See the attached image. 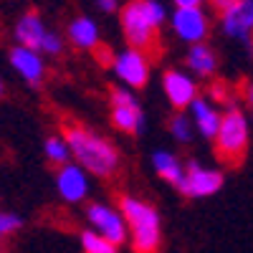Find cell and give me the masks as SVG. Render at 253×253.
Wrapping results in <instances>:
<instances>
[{
  "label": "cell",
  "instance_id": "1",
  "mask_svg": "<svg viewBox=\"0 0 253 253\" xmlns=\"http://www.w3.org/2000/svg\"><path fill=\"white\" fill-rule=\"evenodd\" d=\"M61 134L69 139L74 162L81 165L89 175L107 180L119 170V165H122L119 150L107 137L96 134L94 129H89L84 124H66Z\"/></svg>",
  "mask_w": 253,
  "mask_h": 253
},
{
  "label": "cell",
  "instance_id": "2",
  "mask_svg": "<svg viewBox=\"0 0 253 253\" xmlns=\"http://www.w3.org/2000/svg\"><path fill=\"white\" fill-rule=\"evenodd\" d=\"M165 20H167V10L160 0H129L119 10V23H122L126 46L147 53L157 48Z\"/></svg>",
  "mask_w": 253,
  "mask_h": 253
},
{
  "label": "cell",
  "instance_id": "3",
  "mask_svg": "<svg viewBox=\"0 0 253 253\" xmlns=\"http://www.w3.org/2000/svg\"><path fill=\"white\" fill-rule=\"evenodd\" d=\"M119 210L129 225V246L134 253H160L162 248V218L152 203L134 195H122Z\"/></svg>",
  "mask_w": 253,
  "mask_h": 253
},
{
  "label": "cell",
  "instance_id": "4",
  "mask_svg": "<svg viewBox=\"0 0 253 253\" xmlns=\"http://www.w3.org/2000/svg\"><path fill=\"white\" fill-rule=\"evenodd\" d=\"M213 142H215V155L223 165L236 167L243 162L251 142V122L238 104H230L223 109V124Z\"/></svg>",
  "mask_w": 253,
  "mask_h": 253
},
{
  "label": "cell",
  "instance_id": "5",
  "mask_svg": "<svg viewBox=\"0 0 253 253\" xmlns=\"http://www.w3.org/2000/svg\"><path fill=\"white\" fill-rule=\"evenodd\" d=\"M86 220H89L91 230L101 233L104 238H109L119 248L129 241V225H126V218L119 210V205H109V203L94 200V203L86 205Z\"/></svg>",
  "mask_w": 253,
  "mask_h": 253
},
{
  "label": "cell",
  "instance_id": "6",
  "mask_svg": "<svg viewBox=\"0 0 253 253\" xmlns=\"http://www.w3.org/2000/svg\"><path fill=\"white\" fill-rule=\"evenodd\" d=\"M112 71L126 89H144L147 81H150L152 58L147 51L126 46L112 56Z\"/></svg>",
  "mask_w": 253,
  "mask_h": 253
},
{
  "label": "cell",
  "instance_id": "7",
  "mask_svg": "<svg viewBox=\"0 0 253 253\" xmlns=\"http://www.w3.org/2000/svg\"><path fill=\"white\" fill-rule=\"evenodd\" d=\"M223 182H225V175L220 167H208L198 160H187L185 162V177H182V185L177 190L185 198L198 200V198L215 195L223 187Z\"/></svg>",
  "mask_w": 253,
  "mask_h": 253
},
{
  "label": "cell",
  "instance_id": "8",
  "mask_svg": "<svg viewBox=\"0 0 253 253\" xmlns=\"http://www.w3.org/2000/svg\"><path fill=\"white\" fill-rule=\"evenodd\" d=\"M112 124L124 134H139L144 129V112L139 99L129 89H112L109 94Z\"/></svg>",
  "mask_w": 253,
  "mask_h": 253
},
{
  "label": "cell",
  "instance_id": "9",
  "mask_svg": "<svg viewBox=\"0 0 253 253\" xmlns=\"http://www.w3.org/2000/svg\"><path fill=\"white\" fill-rule=\"evenodd\" d=\"M170 26L182 43L195 46V43H205L210 33V18L203 8H175Z\"/></svg>",
  "mask_w": 253,
  "mask_h": 253
},
{
  "label": "cell",
  "instance_id": "10",
  "mask_svg": "<svg viewBox=\"0 0 253 253\" xmlns=\"http://www.w3.org/2000/svg\"><path fill=\"white\" fill-rule=\"evenodd\" d=\"M56 193L63 203L79 205L89 198V172L81 165L69 162L56 170Z\"/></svg>",
  "mask_w": 253,
  "mask_h": 253
},
{
  "label": "cell",
  "instance_id": "11",
  "mask_svg": "<svg viewBox=\"0 0 253 253\" xmlns=\"http://www.w3.org/2000/svg\"><path fill=\"white\" fill-rule=\"evenodd\" d=\"M162 91H165L167 101L172 104L175 112L190 109V107H193V101L200 96L198 81L190 76V74L177 71V69H167L162 74Z\"/></svg>",
  "mask_w": 253,
  "mask_h": 253
},
{
  "label": "cell",
  "instance_id": "12",
  "mask_svg": "<svg viewBox=\"0 0 253 253\" xmlns=\"http://www.w3.org/2000/svg\"><path fill=\"white\" fill-rule=\"evenodd\" d=\"M223 33L238 38L248 48H253V0H238L236 5L220 13Z\"/></svg>",
  "mask_w": 253,
  "mask_h": 253
},
{
  "label": "cell",
  "instance_id": "13",
  "mask_svg": "<svg viewBox=\"0 0 253 253\" xmlns=\"http://www.w3.org/2000/svg\"><path fill=\"white\" fill-rule=\"evenodd\" d=\"M8 61L13 71L23 79L31 86H38L43 81V74H46V63H43V53H38L33 48H26V46H13L10 53H8Z\"/></svg>",
  "mask_w": 253,
  "mask_h": 253
},
{
  "label": "cell",
  "instance_id": "14",
  "mask_svg": "<svg viewBox=\"0 0 253 253\" xmlns=\"http://www.w3.org/2000/svg\"><path fill=\"white\" fill-rule=\"evenodd\" d=\"M190 117L195 122V129L200 132V137L205 139H215L220 132V124H223V107L215 104L210 96H198L190 107Z\"/></svg>",
  "mask_w": 253,
  "mask_h": 253
},
{
  "label": "cell",
  "instance_id": "15",
  "mask_svg": "<svg viewBox=\"0 0 253 253\" xmlns=\"http://www.w3.org/2000/svg\"><path fill=\"white\" fill-rule=\"evenodd\" d=\"M51 31L46 28L43 18L38 13H23L18 20H15V28H13V36H15V43L18 46H26V48H33L41 53L43 48V41Z\"/></svg>",
  "mask_w": 253,
  "mask_h": 253
},
{
  "label": "cell",
  "instance_id": "16",
  "mask_svg": "<svg viewBox=\"0 0 253 253\" xmlns=\"http://www.w3.org/2000/svg\"><path fill=\"white\" fill-rule=\"evenodd\" d=\"M152 167H155L157 177H162L167 185H172V187H180L182 185L185 162L175 152H170V150H155L152 152Z\"/></svg>",
  "mask_w": 253,
  "mask_h": 253
},
{
  "label": "cell",
  "instance_id": "17",
  "mask_svg": "<svg viewBox=\"0 0 253 253\" xmlns=\"http://www.w3.org/2000/svg\"><path fill=\"white\" fill-rule=\"evenodd\" d=\"M185 63H187V71H193V76H198V79H210L218 71V56L208 43L190 46Z\"/></svg>",
  "mask_w": 253,
  "mask_h": 253
},
{
  "label": "cell",
  "instance_id": "18",
  "mask_svg": "<svg viewBox=\"0 0 253 253\" xmlns=\"http://www.w3.org/2000/svg\"><path fill=\"white\" fill-rule=\"evenodd\" d=\"M69 41L81 48V51H91L99 46V26L89 15H76L71 23H69V31H66Z\"/></svg>",
  "mask_w": 253,
  "mask_h": 253
},
{
  "label": "cell",
  "instance_id": "19",
  "mask_svg": "<svg viewBox=\"0 0 253 253\" xmlns=\"http://www.w3.org/2000/svg\"><path fill=\"white\" fill-rule=\"evenodd\" d=\"M43 152H46V160L56 167H63L74 162V155H71V147H69V139L63 134H51L46 142H43Z\"/></svg>",
  "mask_w": 253,
  "mask_h": 253
},
{
  "label": "cell",
  "instance_id": "20",
  "mask_svg": "<svg viewBox=\"0 0 253 253\" xmlns=\"http://www.w3.org/2000/svg\"><path fill=\"white\" fill-rule=\"evenodd\" d=\"M81 251L84 253H119V246L112 243L109 238H104L101 233H96V230L86 228L81 233Z\"/></svg>",
  "mask_w": 253,
  "mask_h": 253
},
{
  "label": "cell",
  "instance_id": "21",
  "mask_svg": "<svg viewBox=\"0 0 253 253\" xmlns=\"http://www.w3.org/2000/svg\"><path fill=\"white\" fill-rule=\"evenodd\" d=\"M170 134H172L175 142L187 144L190 139H193V134H195V122H193V117L185 114V112H175L172 119H170Z\"/></svg>",
  "mask_w": 253,
  "mask_h": 253
},
{
  "label": "cell",
  "instance_id": "22",
  "mask_svg": "<svg viewBox=\"0 0 253 253\" xmlns=\"http://www.w3.org/2000/svg\"><path fill=\"white\" fill-rule=\"evenodd\" d=\"M20 228H23V218H20L18 213H10V210H3V213H0V236L3 238L18 233Z\"/></svg>",
  "mask_w": 253,
  "mask_h": 253
},
{
  "label": "cell",
  "instance_id": "23",
  "mask_svg": "<svg viewBox=\"0 0 253 253\" xmlns=\"http://www.w3.org/2000/svg\"><path fill=\"white\" fill-rule=\"evenodd\" d=\"M208 96L213 99L215 104H225V107H230V104H233V101H230V91H228V86H225L223 81H213V84H210ZM225 107H223V109H225Z\"/></svg>",
  "mask_w": 253,
  "mask_h": 253
},
{
  "label": "cell",
  "instance_id": "24",
  "mask_svg": "<svg viewBox=\"0 0 253 253\" xmlns=\"http://www.w3.org/2000/svg\"><path fill=\"white\" fill-rule=\"evenodd\" d=\"M61 48H63V41H61V36L51 31V33L46 36V41H43V48H41V53L58 56V53H61Z\"/></svg>",
  "mask_w": 253,
  "mask_h": 253
},
{
  "label": "cell",
  "instance_id": "25",
  "mask_svg": "<svg viewBox=\"0 0 253 253\" xmlns=\"http://www.w3.org/2000/svg\"><path fill=\"white\" fill-rule=\"evenodd\" d=\"M175 8H203L208 0H172Z\"/></svg>",
  "mask_w": 253,
  "mask_h": 253
},
{
  "label": "cell",
  "instance_id": "26",
  "mask_svg": "<svg viewBox=\"0 0 253 253\" xmlns=\"http://www.w3.org/2000/svg\"><path fill=\"white\" fill-rule=\"evenodd\" d=\"M94 3L104 10V13H114L119 8V0H94Z\"/></svg>",
  "mask_w": 253,
  "mask_h": 253
},
{
  "label": "cell",
  "instance_id": "27",
  "mask_svg": "<svg viewBox=\"0 0 253 253\" xmlns=\"http://www.w3.org/2000/svg\"><path fill=\"white\" fill-rule=\"evenodd\" d=\"M236 3H238V0H210V5H213L215 10H220V13L228 10L230 5H236Z\"/></svg>",
  "mask_w": 253,
  "mask_h": 253
},
{
  "label": "cell",
  "instance_id": "28",
  "mask_svg": "<svg viewBox=\"0 0 253 253\" xmlns=\"http://www.w3.org/2000/svg\"><path fill=\"white\" fill-rule=\"evenodd\" d=\"M243 99H246V104L253 109V81H248L246 86H243Z\"/></svg>",
  "mask_w": 253,
  "mask_h": 253
}]
</instances>
